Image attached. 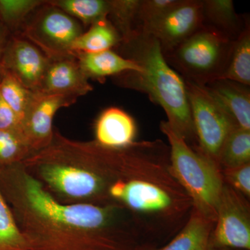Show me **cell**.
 <instances>
[{
    "mask_svg": "<svg viewBox=\"0 0 250 250\" xmlns=\"http://www.w3.org/2000/svg\"><path fill=\"white\" fill-rule=\"evenodd\" d=\"M83 33L80 22L45 1L30 15L17 34L52 60L76 56L72 47Z\"/></svg>",
    "mask_w": 250,
    "mask_h": 250,
    "instance_id": "cell-7",
    "label": "cell"
},
{
    "mask_svg": "<svg viewBox=\"0 0 250 250\" xmlns=\"http://www.w3.org/2000/svg\"><path fill=\"white\" fill-rule=\"evenodd\" d=\"M0 130L13 131L23 135L19 118L0 95Z\"/></svg>",
    "mask_w": 250,
    "mask_h": 250,
    "instance_id": "cell-29",
    "label": "cell"
},
{
    "mask_svg": "<svg viewBox=\"0 0 250 250\" xmlns=\"http://www.w3.org/2000/svg\"><path fill=\"white\" fill-rule=\"evenodd\" d=\"M0 250H31L0 190Z\"/></svg>",
    "mask_w": 250,
    "mask_h": 250,
    "instance_id": "cell-24",
    "label": "cell"
},
{
    "mask_svg": "<svg viewBox=\"0 0 250 250\" xmlns=\"http://www.w3.org/2000/svg\"><path fill=\"white\" fill-rule=\"evenodd\" d=\"M160 129L169 143L174 178L190 197L192 208L215 223L225 184L221 169L198 149L188 146L167 121L161 122Z\"/></svg>",
    "mask_w": 250,
    "mask_h": 250,
    "instance_id": "cell-4",
    "label": "cell"
},
{
    "mask_svg": "<svg viewBox=\"0 0 250 250\" xmlns=\"http://www.w3.org/2000/svg\"><path fill=\"white\" fill-rule=\"evenodd\" d=\"M250 85V24L247 17L246 27L233 42L228 68L223 78Z\"/></svg>",
    "mask_w": 250,
    "mask_h": 250,
    "instance_id": "cell-19",
    "label": "cell"
},
{
    "mask_svg": "<svg viewBox=\"0 0 250 250\" xmlns=\"http://www.w3.org/2000/svg\"><path fill=\"white\" fill-rule=\"evenodd\" d=\"M45 0H0V21L17 34L28 18Z\"/></svg>",
    "mask_w": 250,
    "mask_h": 250,
    "instance_id": "cell-25",
    "label": "cell"
},
{
    "mask_svg": "<svg viewBox=\"0 0 250 250\" xmlns=\"http://www.w3.org/2000/svg\"><path fill=\"white\" fill-rule=\"evenodd\" d=\"M247 16L236 12L232 0H202V25L236 41L246 27Z\"/></svg>",
    "mask_w": 250,
    "mask_h": 250,
    "instance_id": "cell-16",
    "label": "cell"
},
{
    "mask_svg": "<svg viewBox=\"0 0 250 250\" xmlns=\"http://www.w3.org/2000/svg\"><path fill=\"white\" fill-rule=\"evenodd\" d=\"M184 82L196 135V149L218 164L224 143L233 130L239 126L233 116L212 96L205 85L190 81Z\"/></svg>",
    "mask_w": 250,
    "mask_h": 250,
    "instance_id": "cell-6",
    "label": "cell"
},
{
    "mask_svg": "<svg viewBox=\"0 0 250 250\" xmlns=\"http://www.w3.org/2000/svg\"><path fill=\"white\" fill-rule=\"evenodd\" d=\"M224 183L232 188L249 200L250 197V163L238 167L221 169Z\"/></svg>",
    "mask_w": 250,
    "mask_h": 250,
    "instance_id": "cell-28",
    "label": "cell"
},
{
    "mask_svg": "<svg viewBox=\"0 0 250 250\" xmlns=\"http://www.w3.org/2000/svg\"><path fill=\"white\" fill-rule=\"evenodd\" d=\"M121 41V36L107 18L90 26L75 41L72 50L75 54L98 53L116 48Z\"/></svg>",
    "mask_w": 250,
    "mask_h": 250,
    "instance_id": "cell-18",
    "label": "cell"
},
{
    "mask_svg": "<svg viewBox=\"0 0 250 250\" xmlns=\"http://www.w3.org/2000/svg\"><path fill=\"white\" fill-rule=\"evenodd\" d=\"M250 250V206L248 199L224 184L216 220L209 240L210 248Z\"/></svg>",
    "mask_w": 250,
    "mask_h": 250,
    "instance_id": "cell-8",
    "label": "cell"
},
{
    "mask_svg": "<svg viewBox=\"0 0 250 250\" xmlns=\"http://www.w3.org/2000/svg\"><path fill=\"white\" fill-rule=\"evenodd\" d=\"M234 41L202 25L172 52L166 62L184 80L206 85L223 78Z\"/></svg>",
    "mask_w": 250,
    "mask_h": 250,
    "instance_id": "cell-5",
    "label": "cell"
},
{
    "mask_svg": "<svg viewBox=\"0 0 250 250\" xmlns=\"http://www.w3.org/2000/svg\"><path fill=\"white\" fill-rule=\"evenodd\" d=\"M179 0H141L137 15V33L149 34L153 26Z\"/></svg>",
    "mask_w": 250,
    "mask_h": 250,
    "instance_id": "cell-27",
    "label": "cell"
},
{
    "mask_svg": "<svg viewBox=\"0 0 250 250\" xmlns=\"http://www.w3.org/2000/svg\"><path fill=\"white\" fill-rule=\"evenodd\" d=\"M141 0H109L108 20L125 42L137 33V15Z\"/></svg>",
    "mask_w": 250,
    "mask_h": 250,
    "instance_id": "cell-22",
    "label": "cell"
},
{
    "mask_svg": "<svg viewBox=\"0 0 250 250\" xmlns=\"http://www.w3.org/2000/svg\"><path fill=\"white\" fill-rule=\"evenodd\" d=\"M130 160L128 146L111 148L95 140L74 141L54 130L50 144L22 165L62 203L109 207L110 190L126 177Z\"/></svg>",
    "mask_w": 250,
    "mask_h": 250,
    "instance_id": "cell-2",
    "label": "cell"
},
{
    "mask_svg": "<svg viewBox=\"0 0 250 250\" xmlns=\"http://www.w3.org/2000/svg\"><path fill=\"white\" fill-rule=\"evenodd\" d=\"M0 95L22 122L34 96V92L24 86L9 72L2 70L0 77Z\"/></svg>",
    "mask_w": 250,
    "mask_h": 250,
    "instance_id": "cell-23",
    "label": "cell"
},
{
    "mask_svg": "<svg viewBox=\"0 0 250 250\" xmlns=\"http://www.w3.org/2000/svg\"><path fill=\"white\" fill-rule=\"evenodd\" d=\"M77 100L62 95L34 93L22 122V133L27 144L36 152L50 144L53 139V119L61 108L75 104Z\"/></svg>",
    "mask_w": 250,
    "mask_h": 250,
    "instance_id": "cell-11",
    "label": "cell"
},
{
    "mask_svg": "<svg viewBox=\"0 0 250 250\" xmlns=\"http://www.w3.org/2000/svg\"><path fill=\"white\" fill-rule=\"evenodd\" d=\"M250 163V130L238 126L224 143L219 155L220 169L231 168Z\"/></svg>",
    "mask_w": 250,
    "mask_h": 250,
    "instance_id": "cell-21",
    "label": "cell"
},
{
    "mask_svg": "<svg viewBox=\"0 0 250 250\" xmlns=\"http://www.w3.org/2000/svg\"><path fill=\"white\" fill-rule=\"evenodd\" d=\"M34 153L23 135L0 130V167L22 164Z\"/></svg>",
    "mask_w": 250,
    "mask_h": 250,
    "instance_id": "cell-26",
    "label": "cell"
},
{
    "mask_svg": "<svg viewBox=\"0 0 250 250\" xmlns=\"http://www.w3.org/2000/svg\"><path fill=\"white\" fill-rule=\"evenodd\" d=\"M0 190L31 250H125L136 229L121 208L59 202L22 164L0 167Z\"/></svg>",
    "mask_w": 250,
    "mask_h": 250,
    "instance_id": "cell-1",
    "label": "cell"
},
{
    "mask_svg": "<svg viewBox=\"0 0 250 250\" xmlns=\"http://www.w3.org/2000/svg\"><path fill=\"white\" fill-rule=\"evenodd\" d=\"M88 80L82 72L76 56L52 59L37 93L77 100L93 90Z\"/></svg>",
    "mask_w": 250,
    "mask_h": 250,
    "instance_id": "cell-12",
    "label": "cell"
},
{
    "mask_svg": "<svg viewBox=\"0 0 250 250\" xmlns=\"http://www.w3.org/2000/svg\"><path fill=\"white\" fill-rule=\"evenodd\" d=\"M205 87L233 116L240 127L250 130V86L227 79H220Z\"/></svg>",
    "mask_w": 250,
    "mask_h": 250,
    "instance_id": "cell-14",
    "label": "cell"
},
{
    "mask_svg": "<svg viewBox=\"0 0 250 250\" xmlns=\"http://www.w3.org/2000/svg\"><path fill=\"white\" fill-rule=\"evenodd\" d=\"M50 59L19 34L11 36L1 58V67L25 88L37 93Z\"/></svg>",
    "mask_w": 250,
    "mask_h": 250,
    "instance_id": "cell-9",
    "label": "cell"
},
{
    "mask_svg": "<svg viewBox=\"0 0 250 250\" xmlns=\"http://www.w3.org/2000/svg\"><path fill=\"white\" fill-rule=\"evenodd\" d=\"M117 53L132 60L141 72L129 71L113 77L116 85L146 93L166 112L167 123L190 147L197 138L184 79L166 62L160 44L150 34L137 33L116 47Z\"/></svg>",
    "mask_w": 250,
    "mask_h": 250,
    "instance_id": "cell-3",
    "label": "cell"
},
{
    "mask_svg": "<svg viewBox=\"0 0 250 250\" xmlns=\"http://www.w3.org/2000/svg\"><path fill=\"white\" fill-rule=\"evenodd\" d=\"M10 37H11V31L4 23L0 21V77L3 70L1 67V58Z\"/></svg>",
    "mask_w": 250,
    "mask_h": 250,
    "instance_id": "cell-30",
    "label": "cell"
},
{
    "mask_svg": "<svg viewBox=\"0 0 250 250\" xmlns=\"http://www.w3.org/2000/svg\"><path fill=\"white\" fill-rule=\"evenodd\" d=\"M202 26V0H179L153 26L164 55L172 52Z\"/></svg>",
    "mask_w": 250,
    "mask_h": 250,
    "instance_id": "cell-10",
    "label": "cell"
},
{
    "mask_svg": "<svg viewBox=\"0 0 250 250\" xmlns=\"http://www.w3.org/2000/svg\"><path fill=\"white\" fill-rule=\"evenodd\" d=\"M95 141L105 147L121 148L135 142L137 126L134 118L123 109L106 108L95 125Z\"/></svg>",
    "mask_w": 250,
    "mask_h": 250,
    "instance_id": "cell-13",
    "label": "cell"
},
{
    "mask_svg": "<svg viewBox=\"0 0 250 250\" xmlns=\"http://www.w3.org/2000/svg\"><path fill=\"white\" fill-rule=\"evenodd\" d=\"M214 223L192 208L179 232L168 244L157 250H209Z\"/></svg>",
    "mask_w": 250,
    "mask_h": 250,
    "instance_id": "cell-17",
    "label": "cell"
},
{
    "mask_svg": "<svg viewBox=\"0 0 250 250\" xmlns=\"http://www.w3.org/2000/svg\"><path fill=\"white\" fill-rule=\"evenodd\" d=\"M76 57L82 72L88 80L93 79L103 82L107 77L142 70L139 64L111 49L98 53H77Z\"/></svg>",
    "mask_w": 250,
    "mask_h": 250,
    "instance_id": "cell-15",
    "label": "cell"
},
{
    "mask_svg": "<svg viewBox=\"0 0 250 250\" xmlns=\"http://www.w3.org/2000/svg\"><path fill=\"white\" fill-rule=\"evenodd\" d=\"M48 3L81 22L85 27L107 19L109 0H49Z\"/></svg>",
    "mask_w": 250,
    "mask_h": 250,
    "instance_id": "cell-20",
    "label": "cell"
}]
</instances>
